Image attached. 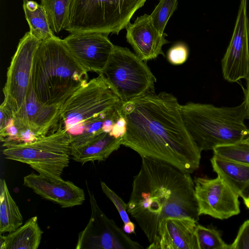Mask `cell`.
Returning a JSON list of instances; mask_svg holds the SVG:
<instances>
[{"instance_id": "1", "label": "cell", "mask_w": 249, "mask_h": 249, "mask_svg": "<svg viewBox=\"0 0 249 249\" xmlns=\"http://www.w3.org/2000/svg\"><path fill=\"white\" fill-rule=\"evenodd\" d=\"M180 105L165 91L147 93L124 103L120 113L127 121L122 145L190 174L199 167L201 151L183 121Z\"/></svg>"}, {"instance_id": "2", "label": "cell", "mask_w": 249, "mask_h": 249, "mask_svg": "<svg viewBox=\"0 0 249 249\" xmlns=\"http://www.w3.org/2000/svg\"><path fill=\"white\" fill-rule=\"evenodd\" d=\"M141 158L127 211L151 243L163 219L187 217L197 222L199 215L190 173L161 160Z\"/></svg>"}, {"instance_id": "3", "label": "cell", "mask_w": 249, "mask_h": 249, "mask_svg": "<svg viewBox=\"0 0 249 249\" xmlns=\"http://www.w3.org/2000/svg\"><path fill=\"white\" fill-rule=\"evenodd\" d=\"M88 72L71 53L63 39L55 36L41 41L36 52L32 85L41 103L62 105L88 83Z\"/></svg>"}, {"instance_id": "4", "label": "cell", "mask_w": 249, "mask_h": 249, "mask_svg": "<svg viewBox=\"0 0 249 249\" xmlns=\"http://www.w3.org/2000/svg\"><path fill=\"white\" fill-rule=\"evenodd\" d=\"M124 103L102 73L88 81L61 107V122L72 137L71 147L80 145L103 133L104 121Z\"/></svg>"}, {"instance_id": "5", "label": "cell", "mask_w": 249, "mask_h": 249, "mask_svg": "<svg viewBox=\"0 0 249 249\" xmlns=\"http://www.w3.org/2000/svg\"><path fill=\"white\" fill-rule=\"evenodd\" d=\"M180 109L186 127L201 151L243 141L248 135L244 101L232 107L189 102L180 105Z\"/></svg>"}, {"instance_id": "6", "label": "cell", "mask_w": 249, "mask_h": 249, "mask_svg": "<svg viewBox=\"0 0 249 249\" xmlns=\"http://www.w3.org/2000/svg\"><path fill=\"white\" fill-rule=\"evenodd\" d=\"M146 0H73L65 29L118 35Z\"/></svg>"}, {"instance_id": "7", "label": "cell", "mask_w": 249, "mask_h": 249, "mask_svg": "<svg viewBox=\"0 0 249 249\" xmlns=\"http://www.w3.org/2000/svg\"><path fill=\"white\" fill-rule=\"evenodd\" d=\"M71 142V136L61 124L48 135L5 147L2 152L7 159L27 164L45 177L58 178L69 166Z\"/></svg>"}, {"instance_id": "8", "label": "cell", "mask_w": 249, "mask_h": 249, "mask_svg": "<svg viewBox=\"0 0 249 249\" xmlns=\"http://www.w3.org/2000/svg\"><path fill=\"white\" fill-rule=\"evenodd\" d=\"M102 73L123 103L155 91L156 77L146 62L127 48L114 45Z\"/></svg>"}, {"instance_id": "9", "label": "cell", "mask_w": 249, "mask_h": 249, "mask_svg": "<svg viewBox=\"0 0 249 249\" xmlns=\"http://www.w3.org/2000/svg\"><path fill=\"white\" fill-rule=\"evenodd\" d=\"M40 41L30 32L20 39L7 71L0 108L13 117L23 108L31 82L32 67Z\"/></svg>"}, {"instance_id": "10", "label": "cell", "mask_w": 249, "mask_h": 249, "mask_svg": "<svg viewBox=\"0 0 249 249\" xmlns=\"http://www.w3.org/2000/svg\"><path fill=\"white\" fill-rule=\"evenodd\" d=\"M91 215L85 228L79 232L76 249H142L123 230L108 218L98 206L93 192L89 191Z\"/></svg>"}, {"instance_id": "11", "label": "cell", "mask_w": 249, "mask_h": 249, "mask_svg": "<svg viewBox=\"0 0 249 249\" xmlns=\"http://www.w3.org/2000/svg\"><path fill=\"white\" fill-rule=\"evenodd\" d=\"M194 181L199 216L224 220L240 213L239 196L220 177H196Z\"/></svg>"}, {"instance_id": "12", "label": "cell", "mask_w": 249, "mask_h": 249, "mask_svg": "<svg viewBox=\"0 0 249 249\" xmlns=\"http://www.w3.org/2000/svg\"><path fill=\"white\" fill-rule=\"evenodd\" d=\"M249 19L248 0H240L231 40L221 61L224 78L230 82L249 75Z\"/></svg>"}, {"instance_id": "13", "label": "cell", "mask_w": 249, "mask_h": 249, "mask_svg": "<svg viewBox=\"0 0 249 249\" xmlns=\"http://www.w3.org/2000/svg\"><path fill=\"white\" fill-rule=\"evenodd\" d=\"M63 40L86 70L98 74L103 72L114 49L108 35L100 33H71Z\"/></svg>"}, {"instance_id": "14", "label": "cell", "mask_w": 249, "mask_h": 249, "mask_svg": "<svg viewBox=\"0 0 249 249\" xmlns=\"http://www.w3.org/2000/svg\"><path fill=\"white\" fill-rule=\"evenodd\" d=\"M61 106L40 102L31 82L22 109L13 118L18 130L29 129L39 139L56 131L62 124Z\"/></svg>"}, {"instance_id": "15", "label": "cell", "mask_w": 249, "mask_h": 249, "mask_svg": "<svg viewBox=\"0 0 249 249\" xmlns=\"http://www.w3.org/2000/svg\"><path fill=\"white\" fill-rule=\"evenodd\" d=\"M23 185L62 208L80 205L85 199L83 189L71 181L64 180L61 178H50L40 174L32 173L24 177Z\"/></svg>"}, {"instance_id": "16", "label": "cell", "mask_w": 249, "mask_h": 249, "mask_svg": "<svg viewBox=\"0 0 249 249\" xmlns=\"http://www.w3.org/2000/svg\"><path fill=\"white\" fill-rule=\"evenodd\" d=\"M126 30L127 42L142 60L146 62L159 55L165 56L162 49L169 43L166 39L167 35L156 29L150 15L145 14L137 17L133 23L127 25Z\"/></svg>"}, {"instance_id": "17", "label": "cell", "mask_w": 249, "mask_h": 249, "mask_svg": "<svg viewBox=\"0 0 249 249\" xmlns=\"http://www.w3.org/2000/svg\"><path fill=\"white\" fill-rule=\"evenodd\" d=\"M197 222L187 217H169L159 224L148 249H198L195 231Z\"/></svg>"}, {"instance_id": "18", "label": "cell", "mask_w": 249, "mask_h": 249, "mask_svg": "<svg viewBox=\"0 0 249 249\" xmlns=\"http://www.w3.org/2000/svg\"><path fill=\"white\" fill-rule=\"evenodd\" d=\"M122 140L103 132L80 145L71 147V158L82 164L105 161L122 145Z\"/></svg>"}, {"instance_id": "19", "label": "cell", "mask_w": 249, "mask_h": 249, "mask_svg": "<svg viewBox=\"0 0 249 249\" xmlns=\"http://www.w3.org/2000/svg\"><path fill=\"white\" fill-rule=\"evenodd\" d=\"M211 163L213 171L243 199L249 195V165L231 161L214 155Z\"/></svg>"}, {"instance_id": "20", "label": "cell", "mask_w": 249, "mask_h": 249, "mask_svg": "<svg viewBox=\"0 0 249 249\" xmlns=\"http://www.w3.org/2000/svg\"><path fill=\"white\" fill-rule=\"evenodd\" d=\"M43 232L37 216L29 218L23 225L6 235L0 236V249H37Z\"/></svg>"}, {"instance_id": "21", "label": "cell", "mask_w": 249, "mask_h": 249, "mask_svg": "<svg viewBox=\"0 0 249 249\" xmlns=\"http://www.w3.org/2000/svg\"><path fill=\"white\" fill-rule=\"evenodd\" d=\"M23 9L29 32L34 36L43 41L55 36L46 11L41 4L33 0H23Z\"/></svg>"}, {"instance_id": "22", "label": "cell", "mask_w": 249, "mask_h": 249, "mask_svg": "<svg viewBox=\"0 0 249 249\" xmlns=\"http://www.w3.org/2000/svg\"><path fill=\"white\" fill-rule=\"evenodd\" d=\"M23 224V217L4 179L0 181V233H10Z\"/></svg>"}, {"instance_id": "23", "label": "cell", "mask_w": 249, "mask_h": 249, "mask_svg": "<svg viewBox=\"0 0 249 249\" xmlns=\"http://www.w3.org/2000/svg\"><path fill=\"white\" fill-rule=\"evenodd\" d=\"M73 0H41L53 32L59 33L65 29Z\"/></svg>"}, {"instance_id": "24", "label": "cell", "mask_w": 249, "mask_h": 249, "mask_svg": "<svg viewBox=\"0 0 249 249\" xmlns=\"http://www.w3.org/2000/svg\"><path fill=\"white\" fill-rule=\"evenodd\" d=\"M213 150V155L219 158L249 165V143L244 140L218 146Z\"/></svg>"}, {"instance_id": "25", "label": "cell", "mask_w": 249, "mask_h": 249, "mask_svg": "<svg viewBox=\"0 0 249 249\" xmlns=\"http://www.w3.org/2000/svg\"><path fill=\"white\" fill-rule=\"evenodd\" d=\"M198 249H230L217 230L196 225L195 231Z\"/></svg>"}, {"instance_id": "26", "label": "cell", "mask_w": 249, "mask_h": 249, "mask_svg": "<svg viewBox=\"0 0 249 249\" xmlns=\"http://www.w3.org/2000/svg\"><path fill=\"white\" fill-rule=\"evenodd\" d=\"M178 0H160L150 15L153 23L160 33H164L166 24L177 9Z\"/></svg>"}, {"instance_id": "27", "label": "cell", "mask_w": 249, "mask_h": 249, "mask_svg": "<svg viewBox=\"0 0 249 249\" xmlns=\"http://www.w3.org/2000/svg\"><path fill=\"white\" fill-rule=\"evenodd\" d=\"M102 191L116 207L124 224L130 221L127 211V204L104 182H101Z\"/></svg>"}, {"instance_id": "28", "label": "cell", "mask_w": 249, "mask_h": 249, "mask_svg": "<svg viewBox=\"0 0 249 249\" xmlns=\"http://www.w3.org/2000/svg\"><path fill=\"white\" fill-rule=\"evenodd\" d=\"M188 55L189 49L186 44L183 42H178L168 50L167 58L171 64L179 65L186 61Z\"/></svg>"}, {"instance_id": "29", "label": "cell", "mask_w": 249, "mask_h": 249, "mask_svg": "<svg viewBox=\"0 0 249 249\" xmlns=\"http://www.w3.org/2000/svg\"><path fill=\"white\" fill-rule=\"evenodd\" d=\"M230 249H249V219L245 221L239 228Z\"/></svg>"}, {"instance_id": "30", "label": "cell", "mask_w": 249, "mask_h": 249, "mask_svg": "<svg viewBox=\"0 0 249 249\" xmlns=\"http://www.w3.org/2000/svg\"><path fill=\"white\" fill-rule=\"evenodd\" d=\"M126 130V119L123 115L121 114L120 117L114 124L112 130L109 133V134L111 136H112L116 139L123 138L125 135Z\"/></svg>"}, {"instance_id": "31", "label": "cell", "mask_w": 249, "mask_h": 249, "mask_svg": "<svg viewBox=\"0 0 249 249\" xmlns=\"http://www.w3.org/2000/svg\"><path fill=\"white\" fill-rule=\"evenodd\" d=\"M246 88L244 90V100L247 112V119L249 120V75L246 79Z\"/></svg>"}, {"instance_id": "32", "label": "cell", "mask_w": 249, "mask_h": 249, "mask_svg": "<svg viewBox=\"0 0 249 249\" xmlns=\"http://www.w3.org/2000/svg\"><path fill=\"white\" fill-rule=\"evenodd\" d=\"M123 231L126 233H135V226L133 222L131 221L124 224Z\"/></svg>"}, {"instance_id": "33", "label": "cell", "mask_w": 249, "mask_h": 249, "mask_svg": "<svg viewBox=\"0 0 249 249\" xmlns=\"http://www.w3.org/2000/svg\"><path fill=\"white\" fill-rule=\"evenodd\" d=\"M244 202L245 204L246 205V207L249 209V195L248 196V197L245 199H243Z\"/></svg>"}, {"instance_id": "34", "label": "cell", "mask_w": 249, "mask_h": 249, "mask_svg": "<svg viewBox=\"0 0 249 249\" xmlns=\"http://www.w3.org/2000/svg\"><path fill=\"white\" fill-rule=\"evenodd\" d=\"M244 141L249 143V129L248 130V135Z\"/></svg>"}]
</instances>
